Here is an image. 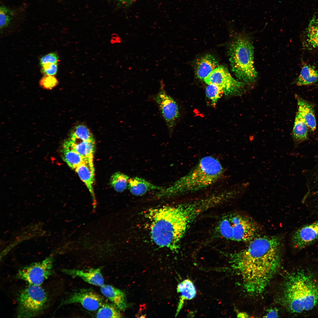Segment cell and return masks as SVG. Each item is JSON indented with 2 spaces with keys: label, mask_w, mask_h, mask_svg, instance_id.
Segmentation results:
<instances>
[{
  "label": "cell",
  "mask_w": 318,
  "mask_h": 318,
  "mask_svg": "<svg viewBox=\"0 0 318 318\" xmlns=\"http://www.w3.org/2000/svg\"><path fill=\"white\" fill-rule=\"evenodd\" d=\"M318 82V71L314 66H304L298 77L296 79L295 83L299 86L314 84Z\"/></svg>",
  "instance_id": "21"
},
{
  "label": "cell",
  "mask_w": 318,
  "mask_h": 318,
  "mask_svg": "<svg viewBox=\"0 0 318 318\" xmlns=\"http://www.w3.org/2000/svg\"><path fill=\"white\" fill-rule=\"evenodd\" d=\"M42 67V72L44 75L54 76L57 71V63L47 64Z\"/></svg>",
  "instance_id": "32"
},
{
  "label": "cell",
  "mask_w": 318,
  "mask_h": 318,
  "mask_svg": "<svg viewBox=\"0 0 318 318\" xmlns=\"http://www.w3.org/2000/svg\"><path fill=\"white\" fill-rule=\"evenodd\" d=\"M160 83L159 91L155 96L154 100L169 132L171 133L179 116V107L174 99L168 94L165 89V85L162 80Z\"/></svg>",
  "instance_id": "10"
},
{
  "label": "cell",
  "mask_w": 318,
  "mask_h": 318,
  "mask_svg": "<svg viewBox=\"0 0 318 318\" xmlns=\"http://www.w3.org/2000/svg\"><path fill=\"white\" fill-rule=\"evenodd\" d=\"M215 229L218 235L221 238L248 243L257 236L258 228L255 222L249 217L232 213L223 216Z\"/></svg>",
  "instance_id": "6"
},
{
  "label": "cell",
  "mask_w": 318,
  "mask_h": 318,
  "mask_svg": "<svg viewBox=\"0 0 318 318\" xmlns=\"http://www.w3.org/2000/svg\"><path fill=\"white\" fill-rule=\"evenodd\" d=\"M71 137L83 141L95 142L94 139L89 129L82 125L77 126L72 132Z\"/></svg>",
  "instance_id": "28"
},
{
  "label": "cell",
  "mask_w": 318,
  "mask_h": 318,
  "mask_svg": "<svg viewBox=\"0 0 318 318\" xmlns=\"http://www.w3.org/2000/svg\"><path fill=\"white\" fill-rule=\"evenodd\" d=\"M103 298L90 289H82L76 290L63 299L60 306L80 303L85 309L95 311L104 303Z\"/></svg>",
  "instance_id": "11"
},
{
  "label": "cell",
  "mask_w": 318,
  "mask_h": 318,
  "mask_svg": "<svg viewBox=\"0 0 318 318\" xmlns=\"http://www.w3.org/2000/svg\"><path fill=\"white\" fill-rule=\"evenodd\" d=\"M101 269L102 268L100 267L86 270L66 269L61 271L73 278H80L89 284L101 287L105 284Z\"/></svg>",
  "instance_id": "13"
},
{
  "label": "cell",
  "mask_w": 318,
  "mask_h": 318,
  "mask_svg": "<svg viewBox=\"0 0 318 318\" xmlns=\"http://www.w3.org/2000/svg\"><path fill=\"white\" fill-rule=\"evenodd\" d=\"M223 172V168L218 160L212 156H205L188 173L169 187L159 191L157 196L171 197L200 191L215 183Z\"/></svg>",
  "instance_id": "4"
},
{
  "label": "cell",
  "mask_w": 318,
  "mask_h": 318,
  "mask_svg": "<svg viewBox=\"0 0 318 318\" xmlns=\"http://www.w3.org/2000/svg\"><path fill=\"white\" fill-rule=\"evenodd\" d=\"M232 256L234 267L240 276L243 287L249 294H261L279 269L282 244L276 236H256Z\"/></svg>",
  "instance_id": "1"
},
{
  "label": "cell",
  "mask_w": 318,
  "mask_h": 318,
  "mask_svg": "<svg viewBox=\"0 0 318 318\" xmlns=\"http://www.w3.org/2000/svg\"><path fill=\"white\" fill-rule=\"evenodd\" d=\"M238 318H249V315L246 313L244 312H238L237 315Z\"/></svg>",
  "instance_id": "34"
},
{
  "label": "cell",
  "mask_w": 318,
  "mask_h": 318,
  "mask_svg": "<svg viewBox=\"0 0 318 318\" xmlns=\"http://www.w3.org/2000/svg\"><path fill=\"white\" fill-rule=\"evenodd\" d=\"M128 188L131 193L136 196H142L152 191H161L164 188L155 185L144 179L138 177L129 178Z\"/></svg>",
  "instance_id": "16"
},
{
  "label": "cell",
  "mask_w": 318,
  "mask_h": 318,
  "mask_svg": "<svg viewBox=\"0 0 318 318\" xmlns=\"http://www.w3.org/2000/svg\"><path fill=\"white\" fill-rule=\"evenodd\" d=\"M120 310L113 304L104 303L97 310L95 317L97 318L122 317Z\"/></svg>",
  "instance_id": "26"
},
{
  "label": "cell",
  "mask_w": 318,
  "mask_h": 318,
  "mask_svg": "<svg viewBox=\"0 0 318 318\" xmlns=\"http://www.w3.org/2000/svg\"><path fill=\"white\" fill-rule=\"evenodd\" d=\"M307 127L302 117L297 112L292 132V135L295 141L300 142L308 139Z\"/></svg>",
  "instance_id": "22"
},
{
  "label": "cell",
  "mask_w": 318,
  "mask_h": 318,
  "mask_svg": "<svg viewBox=\"0 0 318 318\" xmlns=\"http://www.w3.org/2000/svg\"><path fill=\"white\" fill-rule=\"evenodd\" d=\"M298 111L308 127L314 131L316 129V122L313 105L299 96L296 95Z\"/></svg>",
  "instance_id": "17"
},
{
  "label": "cell",
  "mask_w": 318,
  "mask_h": 318,
  "mask_svg": "<svg viewBox=\"0 0 318 318\" xmlns=\"http://www.w3.org/2000/svg\"><path fill=\"white\" fill-rule=\"evenodd\" d=\"M118 1L125 4H131L134 0H117Z\"/></svg>",
  "instance_id": "35"
},
{
  "label": "cell",
  "mask_w": 318,
  "mask_h": 318,
  "mask_svg": "<svg viewBox=\"0 0 318 318\" xmlns=\"http://www.w3.org/2000/svg\"><path fill=\"white\" fill-rule=\"evenodd\" d=\"M59 61V57L54 53L47 54L42 57L40 60V64L42 66L47 64L57 63Z\"/></svg>",
  "instance_id": "31"
},
{
  "label": "cell",
  "mask_w": 318,
  "mask_h": 318,
  "mask_svg": "<svg viewBox=\"0 0 318 318\" xmlns=\"http://www.w3.org/2000/svg\"><path fill=\"white\" fill-rule=\"evenodd\" d=\"M74 170L85 184L95 202V200L93 188L95 176L94 164H91L88 161L86 160L79 165Z\"/></svg>",
  "instance_id": "18"
},
{
  "label": "cell",
  "mask_w": 318,
  "mask_h": 318,
  "mask_svg": "<svg viewBox=\"0 0 318 318\" xmlns=\"http://www.w3.org/2000/svg\"><path fill=\"white\" fill-rule=\"evenodd\" d=\"M14 11L4 5L0 7V26L1 29L7 27L14 16Z\"/></svg>",
  "instance_id": "29"
},
{
  "label": "cell",
  "mask_w": 318,
  "mask_h": 318,
  "mask_svg": "<svg viewBox=\"0 0 318 318\" xmlns=\"http://www.w3.org/2000/svg\"><path fill=\"white\" fill-rule=\"evenodd\" d=\"M206 95L211 101L212 105L215 106L218 100L224 94L223 89L213 84L208 85L206 90Z\"/></svg>",
  "instance_id": "27"
},
{
  "label": "cell",
  "mask_w": 318,
  "mask_h": 318,
  "mask_svg": "<svg viewBox=\"0 0 318 318\" xmlns=\"http://www.w3.org/2000/svg\"><path fill=\"white\" fill-rule=\"evenodd\" d=\"M102 294L120 310L124 311L127 307L125 295L121 290L109 284L100 287Z\"/></svg>",
  "instance_id": "15"
},
{
  "label": "cell",
  "mask_w": 318,
  "mask_h": 318,
  "mask_svg": "<svg viewBox=\"0 0 318 318\" xmlns=\"http://www.w3.org/2000/svg\"><path fill=\"white\" fill-rule=\"evenodd\" d=\"M17 316L19 318L35 317L42 313L48 302L47 292L40 286L29 285L19 295Z\"/></svg>",
  "instance_id": "7"
},
{
  "label": "cell",
  "mask_w": 318,
  "mask_h": 318,
  "mask_svg": "<svg viewBox=\"0 0 318 318\" xmlns=\"http://www.w3.org/2000/svg\"><path fill=\"white\" fill-rule=\"evenodd\" d=\"M129 177L120 172L115 173L111 176L110 184L117 192H121L128 188Z\"/></svg>",
  "instance_id": "25"
},
{
  "label": "cell",
  "mask_w": 318,
  "mask_h": 318,
  "mask_svg": "<svg viewBox=\"0 0 318 318\" xmlns=\"http://www.w3.org/2000/svg\"><path fill=\"white\" fill-rule=\"evenodd\" d=\"M63 146L71 148L90 163H93L95 142L83 141L71 137Z\"/></svg>",
  "instance_id": "14"
},
{
  "label": "cell",
  "mask_w": 318,
  "mask_h": 318,
  "mask_svg": "<svg viewBox=\"0 0 318 318\" xmlns=\"http://www.w3.org/2000/svg\"><path fill=\"white\" fill-rule=\"evenodd\" d=\"M62 153L63 160L72 169L75 170L80 164L87 160L76 151L68 147L63 146Z\"/></svg>",
  "instance_id": "24"
},
{
  "label": "cell",
  "mask_w": 318,
  "mask_h": 318,
  "mask_svg": "<svg viewBox=\"0 0 318 318\" xmlns=\"http://www.w3.org/2000/svg\"><path fill=\"white\" fill-rule=\"evenodd\" d=\"M58 84L57 79L53 75H44L40 80L39 84L42 88L51 90L56 87Z\"/></svg>",
  "instance_id": "30"
},
{
  "label": "cell",
  "mask_w": 318,
  "mask_h": 318,
  "mask_svg": "<svg viewBox=\"0 0 318 318\" xmlns=\"http://www.w3.org/2000/svg\"><path fill=\"white\" fill-rule=\"evenodd\" d=\"M54 259L49 256L42 261L35 262L19 269L16 278L29 285L41 286L53 274Z\"/></svg>",
  "instance_id": "8"
},
{
  "label": "cell",
  "mask_w": 318,
  "mask_h": 318,
  "mask_svg": "<svg viewBox=\"0 0 318 318\" xmlns=\"http://www.w3.org/2000/svg\"><path fill=\"white\" fill-rule=\"evenodd\" d=\"M278 317V312L275 309H269L267 311L266 314L264 317L265 318H277Z\"/></svg>",
  "instance_id": "33"
},
{
  "label": "cell",
  "mask_w": 318,
  "mask_h": 318,
  "mask_svg": "<svg viewBox=\"0 0 318 318\" xmlns=\"http://www.w3.org/2000/svg\"><path fill=\"white\" fill-rule=\"evenodd\" d=\"M318 238V221L301 227L292 236V245L296 248H304Z\"/></svg>",
  "instance_id": "12"
},
{
  "label": "cell",
  "mask_w": 318,
  "mask_h": 318,
  "mask_svg": "<svg viewBox=\"0 0 318 318\" xmlns=\"http://www.w3.org/2000/svg\"><path fill=\"white\" fill-rule=\"evenodd\" d=\"M283 291V301L291 312L300 313L318 305V279L309 271L297 270L287 276Z\"/></svg>",
  "instance_id": "3"
},
{
  "label": "cell",
  "mask_w": 318,
  "mask_h": 318,
  "mask_svg": "<svg viewBox=\"0 0 318 318\" xmlns=\"http://www.w3.org/2000/svg\"><path fill=\"white\" fill-rule=\"evenodd\" d=\"M177 292L180 294L175 316L177 315L183 306L184 301L193 299L196 294V290L193 282L189 279H185L177 285Z\"/></svg>",
  "instance_id": "20"
},
{
  "label": "cell",
  "mask_w": 318,
  "mask_h": 318,
  "mask_svg": "<svg viewBox=\"0 0 318 318\" xmlns=\"http://www.w3.org/2000/svg\"><path fill=\"white\" fill-rule=\"evenodd\" d=\"M306 41L311 47L318 50V14L313 15L306 30Z\"/></svg>",
  "instance_id": "23"
},
{
  "label": "cell",
  "mask_w": 318,
  "mask_h": 318,
  "mask_svg": "<svg viewBox=\"0 0 318 318\" xmlns=\"http://www.w3.org/2000/svg\"><path fill=\"white\" fill-rule=\"evenodd\" d=\"M208 85L221 87L227 96L241 95L244 91L245 83L235 79L224 67L218 66L204 80Z\"/></svg>",
  "instance_id": "9"
},
{
  "label": "cell",
  "mask_w": 318,
  "mask_h": 318,
  "mask_svg": "<svg viewBox=\"0 0 318 318\" xmlns=\"http://www.w3.org/2000/svg\"><path fill=\"white\" fill-rule=\"evenodd\" d=\"M216 205L214 198L210 195L176 205L149 209L145 215L150 222L151 238L160 247L176 250L191 224Z\"/></svg>",
  "instance_id": "2"
},
{
  "label": "cell",
  "mask_w": 318,
  "mask_h": 318,
  "mask_svg": "<svg viewBox=\"0 0 318 318\" xmlns=\"http://www.w3.org/2000/svg\"><path fill=\"white\" fill-rule=\"evenodd\" d=\"M232 71L237 78L244 83H251L257 73L254 65V48L247 38L238 37L230 45L228 51Z\"/></svg>",
  "instance_id": "5"
},
{
  "label": "cell",
  "mask_w": 318,
  "mask_h": 318,
  "mask_svg": "<svg viewBox=\"0 0 318 318\" xmlns=\"http://www.w3.org/2000/svg\"><path fill=\"white\" fill-rule=\"evenodd\" d=\"M218 66L216 59L213 56L207 54L200 58L196 62V74L201 79L206 78Z\"/></svg>",
  "instance_id": "19"
}]
</instances>
